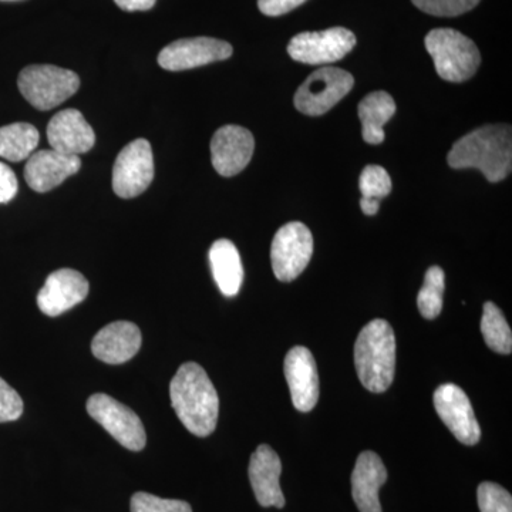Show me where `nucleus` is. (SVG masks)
Returning a JSON list of instances; mask_svg holds the SVG:
<instances>
[{
    "label": "nucleus",
    "mask_w": 512,
    "mask_h": 512,
    "mask_svg": "<svg viewBox=\"0 0 512 512\" xmlns=\"http://www.w3.org/2000/svg\"><path fill=\"white\" fill-rule=\"evenodd\" d=\"M446 274L440 266H431L424 276L423 288L417 296V306L424 319H436L443 309Z\"/></svg>",
    "instance_id": "nucleus-25"
},
{
    "label": "nucleus",
    "mask_w": 512,
    "mask_h": 512,
    "mask_svg": "<svg viewBox=\"0 0 512 512\" xmlns=\"http://www.w3.org/2000/svg\"><path fill=\"white\" fill-rule=\"evenodd\" d=\"M355 365L360 382L369 392L383 393L392 386L396 338L387 320H372L360 330L355 345Z\"/></svg>",
    "instance_id": "nucleus-3"
},
{
    "label": "nucleus",
    "mask_w": 512,
    "mask_h": 512,
    "mask_svg": "<svg viewBox=\"0 0 512 512\" xmlns=\"http://www.w3.org/2000/svg\"><path fill=\"white\" fill-rule=\"evenodd\" d=\"M18 87L35 109L47 111L74 96L79 90L80 79L72 70L52 64H33L20 72Z\"/></svg>",
    "instance_id": "nucleus-5"
},
{
    "label": "nucleus",
    "mask_w": 512,
    "mask_h": 512,
    "mask_svg": "<svg viewBox=\"0 0 512 512\" xmlns=\"http://www.w3.org/2000/svg\"><path fill=\"white\" fill-rule=\"evenodd\" d=\"M441 79L451 83L466 82L481 64L480 50L473 40L454 29H434L424 39Z\"/></svg>",
    "instance_id": "nucleus-4"
},
{
    "label": "nucleus",
    "mask_w": 512,
    "mask_h": 512,
    "mask_svg": "<svg viewBox=\"0 0 512 512\" xmlns=\"http://www.w3.org/2000/svg\"><path fill=\"white\" fill-rule=\"evenodd\" d=\"M357 113L362 121L363 140L372 146H379L384 141V124L396 113V103L389 93H370L360 101Z\"/></svg>",
    "instance_id": "nucleus-22"
},
{
    "label": "nucleus",
    "mask_w": 512,
    "mask_h": 512,
    "mask_svg": "<svg viewBox=\"0 0 512 512\" xmlns=\"http://www.w3.org/2000/svg\"><path fill=\"white\" fill-rule=\"evenodd\" d=\"M281 473V458L274 448L269 447L268 444H261L256 448L249 461L248 474L256 501L262 507H285V495L279 483Z\"/></svg>",
    "instance_id": "nucleus-17"
},
{
    "label": "nucleus",
    "mask_w": 512,
    "mask_h": 512,
    "mask_svg": "<svg viewBox=\"0 0 512 512\" xmlns=\"http://www.w3.org/2000/svg\"><path fill=\"white\" fill-rule=\"evenodd\" d=\"M284 370L293 406L299 412H311L319 400L318 366L311 350L305 346H295L289 350Z\"/></svg>",
    "instance_id": "nucleus-15"
},
{
    "label": "nucleus",
    "mask_w": 512,
    "mask_h": 512,
    "mask_svg": "<svg viewBox=\"0 0 512 512\" xmlns=\"http://www.w3.org/2000/svg\"><path fill=\"white\" fill-rule=\"evenodd\" d=\"M352 74L338 67H322L313 72L295 94V107L306 116H322L352 90Z\"/></svg>",
    "instance_id": "nucleus-6"
},
{
    "label": "nucleus",
    "mask_w": 512,
    "mask_h": 512,
    "mask_svg": "<svg viewBox=\"0 0 512 512\" xmlns=\"http://www.w3.org/2000/svg\"><path fill=\"white\" fill-rule=\"evenodd\" d=\"M210 265L220 291L228 298L238 295L244 281V268L234 242L229 239L215 241L210 249Z\"/></svg>",
    "instance_id": "nucleus-21"
},
{
    "label": "nucleus",
    "mask_w": 512,
    "mask_h": 512,
    "mask_svg": "<svg viewBox=\"0 0 512 512\" xmlns=\"http://www.w3.org/2000/svg\"><path fill=\"white\" fill-rule=\"evenodd\" d=\"M447 163L454 170L476 168L490 183H500L511 174V126L490 124L471 131L454 144Z\"/></svg>",
    "instance_id": "nucleus-2"
},
{
    "label": "nucleus",
    "mask_w": 512,
    "mask_h": 512,
    "mask_svg": "<svg viewBox=\"0 0 512 512\" xmlns=\"http://www.w3.org/2000/svg\"><path fill=\"white\" fill-rule=\"evenodd\" d=\"M47 140L53 150L79 157L92 150L96 144V134L79 110L67 109L50 120Z\"/></svg>",
    "instance_id": "nucleus-18"
},
{
    "label": "nucleus",
    "mask_w": 512,
    "mask_h": 512,
    "mask_svg": "<svg viewBox=\"0 0 512 512\" xmlns=\"http://www.w3.org/2000/svg\"><path fill=\"white\" fill-rule=\"evenodd\" d=\"M234 53V49L224 40L214 37H192L175 40L165 46L158 55V64L168 72H184L205 64L222 62Z\"/></svg>",
    "instance_id": "nucleus-11"
},
{
    "label": "nucleus",
    "mask_w": 512,
    "mask_h": 512,
    "mask_svg": "<svg viewBox=\"0 0 512 512\" xmlns=\"http://www.w3.org/2000/svg\"><path fill=\"white\" fill-rule=\"evenodd\" d=\"M360 207H362V211L365 212L366 215H375L380 208L379 200L362 197Z\"/></svg>",
    "instance_id": "nucleus-34"
},
{
    "label": "nucleus",
    "mask_w": 512,
    "mask_h": 512,
    "mask_svg": "<svg viewBox=\"0 0 512 512\" xmlns=\"http://www.w3.org/2000/svg\"><path fill=\"white\" fill-rule=\"evenodd\" d=\"M87 413L121 446L131 451H141L146 447L147 434L140 417L113 397L103 393L93 394L87 400Z\"/></svg>",
    "instance_id": "nucleus-7"
},
{
    "label": "nucleus",
    "mask_w": 512,
    "mask_h": 512,
    "mask_svg": "<svg viewBox=\"0 0 512 512\" xmlns=\"http://www.w3.org/2000/svg\"><path fill=\"white\" fill-rule=\"evenodd\" d=\"M255 140L251 131L241 126L221 127L211 140V160L222 177H234L245 170L254 156Z\"/></svg>",
    "instance_id": "nucleus-13"
},
{
    "label": "nucleus",
    "mask_w": 512,
    "mask_h": 512,
    "mask_svg": "<svg viewBox=\"0 0 512 512\" xmlns=\"http://www.w3.org/2000/svg\"><path fill=\"white\" fill-rule=\"evenodd\" d=\"M481 512H512V497L501 485L485 481L477 491Z\"/></svg>",
    "instance_id": "nucleus-28"
},
{
    "label": "nucleus",
    "mask_w": 512,
    "mask_h": 512,
    "mask_svg": "<svg viewBox=\"0 0 512 512\" xmlns=\"http://www.w3.org/2000/svg\"><path fill=\"white\" fill-rule=\"evenodd\" d=\"M40 134L29 123H13L0 127V158L19 163L35 153Z\"/></svg>",
    "instance_id": "nucleus-23"
},
{
    "label": "nucleus",
    "mask_w": 512,
    "mask_h": 512,
    "mask_svg": "<svg viewBox=\"0 0 512 512\" xmlns=\"http://www.w3.org/2000/svg\"><path fill=\"white\" fill-rule=\"evenodd\" d=\"M156 2L157 0H114V3L126 12H144L153 9Z\"/></svg>",
    "instance_id": "nucleus-33"
},
{
    "label": "nucleus",
    "mask_w": 512,
    "mask_h": 512,
    "mask_svg": "<svg viewBox=\"0 0 512 512\" xmlns=\"http://www.w3.org/2000/svg\"><path fill=\"white\" fill-rule=\"evenodd\" d=\"M313 255L312 232L302 222H289L276 232L271 247L276 279L292 282L305 271Z\"/></svg>",
    "instance_id": "nucleus-8"
},
{
    "label": "nucleus",
    "mask_w": 512,
    "mask_h": 512,
    "mask_svg": "<svg viewBox=\"0 0 512 512\" xmlns=\"http://www.w3.org/2000/svg\"><path fill=\"white\" fill-rule=\"evenodd\" d=\"M387 481L382 458L373 451H363L352 473V495L360 512H383L379 491Z\"/></svg>",
    "instance_id": "nucleus-20"
},
{
    "label": "nucleus",
    "mask_w": 512,
    "mask_h": 512,
    "mask_svg": "<svg viewBox=\"0 0 512 512\" xmlns=\"http://www.w3.org/2000/svg\"><path fill=\"white\" fill-rule=\"evenodd\" d=\"M421 12L439 18H454L476 8L480 0H412Z\"/></svg>",
    "instance_id": "nucleus-27"
},
{
    "label": "nucleus",
    "mask_w": 512,
    "mask_h": 512,
    "mask_svg": "<svg viewBox=\"0 0 512 512\" xmlns=\"http://www.w3.org/2000/svg\"><path fill=\"white\" fill-rule=\"evenodd\" d=\"M154 180L153 148L146 138L131 141L121 150L113 167V190L124 200L136 198Z\"/></svg>",
    "instance_id": "nucleus-9"
},
{
    "label": "nucleus",
    "mask_w": 512,
    "mask_h": 512,
    "mask_svg": "<svg viewBox=\"0 0 512 512\" xmlns=\"http://www.w3.org/2000/svg\"><path fill=\"white\" fill-rule=\"evenodd\" d=\"M356 46V36L345 28H332L322 32H303L292 37L288 45L289 56L303 64H330L348 56Z\"/></svg>",
    "instance_id": "nucleus-10"
},
{
    "label": "nucleus",
    "mask_w": 512,
    "mask_h": 512,
    "mask_svg": "<svg viewBox=\"0 0 512 512\" xmlns=\"http://www.w3.org/2000/svg\"><path fill=\"white\" fill-rule=\"evenodd\" d=\"M18 194V178L12 168L0 163V204L12 201Z\"/></svg>",
    "instance_id": "nucleus-31"
},
{
    "label": "nucleus",
    "mask_w": 512,
    "mask_h": 512,
    "mask_svg": "<svg viewBox=\"0 0 512 512\" xmlns=\"http://www.w3.org/2000/svg\"><path fill=\"white\" fill-rule=\"evenodd\" d=\"M141 348V332L136 323L119 320L94 336L92 352L101 362L121 365L133 359Z\"/></svg>",
    "instance_id": "nucleus-19"
},
{
    "label": "nucleus",
    "mask_w": 512,
    "mask_h": 512,
    "mask_svg": "<svg viewBox=\"0 0 512 512\" xmlns=\"http://www.w3.org/2000/svg\"><path fill=\"white\" fill-rule=\"evenodd\" d=\"M170 397L178 419L194 436L208 437L217 429L220 397L200 365H181L171 380Z\"/></svg>",
    "instance_id": "nucleus-1"
},
{
    "label": "nucleus",
    "mask_w": 512,
    "mask_h": 512,
    "mask_svg": "<svg viewBox=\"0 0 512 512\" xmlns=\"http://www.w3.org/2000/svg\"><path fill=\"white\" fill-rule=\"evenodd\" d=\"M306 0H258V8L266 16H282L299 8Z\"/></svg>",
    "instance_id": "nucleus-32"
},
{
    "label": "nucleus",
    "mask_w": 512,
    "mask_h": 512,
    "mask_svg": "<svg viewBox=\"0 0 512 512\" xmlns=\"http://www.w3.org/2000/svg\"><path fill=\"white\" fill-rule=\"evenodd\" d=\"M89 281L74 269H59L47 276L45 286L37 293V306L50 318L70 311L89 295Z\"/></svg>",
    "instance_id": "nucleus-14"
},
{
    "label": "nucleus",
    "mask_w": 512,
    "mask_h": 512,
    "mask_svg": "<svg viewBox=\"0 0 512 512\" xmlns=\"http://www.w3.org/2000/svg\"><path fill=\"white\" fill-rule=\"evenodd\" d=\"M131 512H192L191 505L181 500H165L157 495L136 493L131 497Z\"/></svg>",
    "instance_id": "nucleus-29"
},
{
    "label": "nucleus",
    "mask_w": 512,
    "mask_h": 512,
    "mask_svg": "<svg viewBox=\"0 0 512 512\" xmlns=\"http://www.w3.org/2000/svg\"><path fill=\"white\" fill-rule=\"evenodd\" d=\"M359 187L363 197L380 200L392 191V178L383 167L367 165L360 174Z\"/></svg>",
    "instance_id": "nucleus-26"
},
{
    "label": "nucleus",
    "mask_w": 512,
    "mask_h": 512,
    "mask_svg": "<svg viewBox=\"0 0 512 512\" xmlns=\"http://www.w3.org/2000/svg\"><path fill=\"white\" fill-rule=\"evenodd\" d=\"M80 167V157L67 156L53 148L39 150L28 158L25 180L33 191L49 192L63 184L67 178L79 173Z\"/></svg>",
    "instance_id": "nucleus-16"
},
{
    "label": "nucleus",
    "mask_w": 512,
    "mask_h": 512,
    "mask_svg": "<svg viewBox=\"0 0 512 512\" xmlns=\"http://www.w3.org/2000/svg\"><path fill=\"white\" fill-rule=\"evenodd\" d=\"M22 414V397L0 377V423L18 420Z\"/></svg>",
    "instance_id": "nucleus-30"
},
{
    "label": "nucleus",
    "mask_w": 512,
    "mask_h": 512,
    "mask_svg": "<svg viewBox=\"0 0 512 512\" xmlns=\"http://www.w3.org/2000/svg\"><path fill=\"white\" fill-rule=\"evenodd\" d=\"M434 407L440 419L460 443L476 446L481 427L466 392L456 384H441L434 392Z\"/></svg>",
    "instance_id": "nucleus-12"
},
{
    "label": "nucleus",
    "mask_w": 512,
    "mask_h": 512,
    "mask_svg": "<svg viewBox=\"0 0 512 512\" xmlns=\"http://www.w3.org/2000/svg\"><path fill=\"white\" fill-rule=\"evenodd\" d=\"M481 333L488 348L501 355H510L512 350V333L504 313L493 302L484 303Z\"/></svg>",
    "instance_id": "nucleus-24"
}]
</instances>
